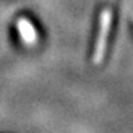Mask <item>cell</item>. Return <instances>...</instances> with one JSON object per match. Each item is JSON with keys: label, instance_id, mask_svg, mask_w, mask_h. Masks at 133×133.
Segmentation results:
<instances>
[{"label": "cell", "instance_id": "obj_1", "mask_svg": "<svg viewBox=\"0 0 133 133\" xmlns=\"http://www.w3.org/2000/svg\"><path fill=\"white\" fill-rule=\"evenodd\" d=\"M110 27H112V10L105 8L99 15V30L94 46V52H93V63L94 65H99L105 58Z\"/></svg>", "mask_w": 133, "mask_h": 133}, {"label": "cell", "instance_id": "obj_2", "mask_svg": "<svg viewBox=\"0 0 133 133\" xmlns=\"http://www.w3.org/2000/svg\"><path fill=\"white\" fill-rule=\"evenodd\" d=\"M16 27L19 31V35L23 39V43L26 46H35L38 42V32L35 27L31 24V23L24 19V18H20L16 22Z\"/></svg>", "mask_w": 133, "mask_h": 133}]
</instances>
